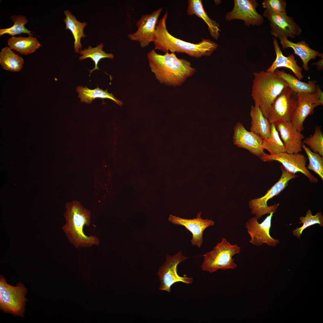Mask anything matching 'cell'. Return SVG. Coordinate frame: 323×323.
Listing matches in <instances>:
<instances>
[{"mask_svg": "<svg viewBox=\"0 0 323 323\" xmlns=\"http://www.w3.org/2000/svg\"><path fill=\"white\" fill-rule=\"evenodd\" d=\"M147 57L149 67L157 79L167 86H179L196 71L189 61L177 58L174 52L162 55L153 49L148 52Z\"/></svg>", "mask_w": 323, "mask_h": 323, "instance_id": "1", "label": "cell"}, {"mask_svg": "<svg viewBox=\"0 0 323 323\" xmlns=\"http://www.w3.org/2000/svg\"><path fill=\"white\" fill-rule=\"evenodd\" d=\"M168 12L158 22L155 32L154 42V49L164 52L184 53L196 58L203 56H210L218 48V45L209 39H202L198 43L194 44L185 41L173 36L168 32L166 27V21Z\"/></svg>", "mask_w": 323, "mask_h": 323, "instance_id": "2", "label": "cell"}, {"mask_svg": "<svg viewBox=\"0 0 323 323\" xmlns=\"http://www.w3.org/2000/svg\"><path fill=\"white\" fill-rule=\"evenodd\" d=\"M65 209L64 216L66 223L61 228L70 243L77 248L99 245L98 237L87 236L83 231L84 226H89L90 224V211L76 201L67 203Z\"/></svg>", "mask_w": 323, "mask_h": 323, "instance_id": "3", "label": "cell"}, {"mask_svg": "<svg viewBox=\"0 0 323 323\" xmlns=\"http://www.w3.org/2000/svg\"><path fill=\"white\" fill-rule=\"evenodd\" d=\"M251 96L255 105L258 106L268 118L273 102L283 90L287 82L275 72L265 71L253 73Z\"/></svg>", "mask_w": 323, "mask_h": 323, "instance_id": "4", "label": "cell"}, {"mask_svg": "<svg viewBox=\"0 0 323 323\" xmlns=\"http://www.w3.org/2000/svg\"><path fill=\"white\" fill-rule=\"evenodd\" d=\"M240 248L237 244H231L225 238L213 248L211 251L203 255L204 260L201 265L202 269L210 273L220 269L226 270L235 269L237 265L233 258L235 254L240 252Z\"/></svg>", "mask_w": 323, "mask_h": 323, "instance_id": "5", "label": "cell"}, {"mask_svg": "<svg viewBox=\"0 0 323 323\" xmlns=\"http://www.w3.org/2000/svg\"><path fill=\"white\" fill-rule=\"evenodd\" d=\"M27 289L21 282L16 286L7 283L4 278L0 277V309L4 313H10L14 316L23 317L25 311V297Z\"/></svg>", "mask_w": 323, "mask_h": 323, "instance_id": "6", "label": "cell"}, {"mask_svg": "<svg viewBox=\"0 0 323 323\" xmlns=\"http://www.w3.org/2000/svg\"><path fill=\"white\" fill-rule=\"evenodd\" d=\"M282 171L281 176L279 180L261 197L251 199L249 202V207L252 214L255 215L258 220L262 216L271 212L276 211L279 203L268 206V201L274 196L279 194L287 186L291 179L298 176L287 171L282 165L281 166Z\"/></svg>", "mask_w": 323, "mask_h": 323, "instance_id": "7", "label": "cell"}, {"mask_svg": "<svg viewBox=\"0 0 323 323\" xmlns=\"http://www.w3.org/2000/svg\"><path fill=\"white\" fill-rule=\"evenodd\" d=\"M323 93L320 88L312 93H298L296 102L290 122L299 131L304 130V123L309 115L313 114L316 107L323 104Z\"/></svg>", "mask_w": 323, "mask_h": 323, "instance_id": "8", "label": "cell"}, {"mask_svg": "<svg viewBox=\"0 0 323 323\" xmlns=\"http://www.w3.org/2000/svg\"><path fill=\"white\" fill-rule=\"evenodd\" d=\"M188 258L183 255L181 251L171 256L167 255L165 262L160 267L157 273L160 282V290L170 293L171 286L176 282L192 283V278L180 276L177 273L178 265Z\"/></svg>", "mask_w": 323, "mask_h": 323, "instance_id": "9", "label": "cell"}, {"mask_svg": "<svg viewBox=\"0 0 323 323\" xmlns=\"http://www.w3.org/2000/svg\"><path fill=\"white\" fill-rule=\"evenodd\" d=\"M297 99V93L288 86L285 88L272 104L267 118L270 123L290 121Z\"/></svg>", "mask_w": 323, "mask_h": 323, "instance_id": "10", "label": "cell"}, {"mask_svg": "<svg viewBox=\"0 0 323 323\" xmlns=\"http://www.w3.org/2000/svg\"><path fill=\"white\" fill-rule=\"evenodd\" d=\"M162 10L160 7L151 13L142 15L136 22L137 31L128 34V37L131 40L138 42L142 48L154 42L158 19Z\"/></svg>", "mask_w": 323, "mask_h": 323, "instance_id": "11", "label": "cell"}, {"mask_svg": "<svg viewBox=\"0 0 323 323\" xmlns=\"http://www.w3.org/2000/svg\"><path fill=\"white\" fill-rule=\"evenodd\" d=\"M263 16L270 22L271 34L275 38H293L301 34L300 27L287 13H273L265 10Z\"/></svg>", "mask_w": 323, "mask_h": 323, "instance_id": "12", "label": "cell"}, {"mask_svg": "<svg viewBox=\"0 0 323 323\" xmlns=\"http://www.w3.org/2000/svg\"><path fill=\"white\" fill-rule=\"evenodd\" d=\"M233 10L227 13L225 16L226 20L240 19L244 22L245 25L259 26L263 23V16L257 11L256 8L258 4L255 0H234Z\"/></svg>", "mask_w": 323, "mask_h": 323, "instance_id": "13", "label": "cell"}, {"mask_svg": "<svg viewBox=\"0 0 323 323\" xmlns=\"http://www.w3.org/2000/svg\"><path fill=\"white\" fill-rule=\"evenodd\" d=\"M262 160L264 162L275 161L281 164L288 172L295 174L300 172L307 177L310 182L316 183L318 180L309 171L306 167L307 159L300 153L290 154L286 152L271 155L266 154Z\"/></svg>", "mask_w": 323, "mask_h": 323, "instance_id": "14", "label": "cell"}, {"mask_svg": "<svg viewBox=\"0 0 323 323\" xmlns=\"http://www.w3.org/2000/svg\"><path fill=\"white\" fill-rule=\"evenodd\" d=\"M273 212H271L260 223L255 217L249 219L246 223V227L251 237L249 242L257 246L266 243L269 246H275L279 243L278 239L272 237L270 234L271 220Z\"/></svg>", "mask_w": 323, "mask_h": 323, "instance_id": "15", "label": "cell"}, {"mask_svg": "<svg viewBox=\"0 0 323 323\" xmlns=\"http://www.w3.org/2000/svg\"><path fill=\"white\" fill-rule=\"evenodd\" d=\"M233 141L236 146L247 150L261 160L266 154L262 147L263 139L255 133L247 131L240 122L234 128Z\"/></svg>", "mask_w": 323, "mask_h": 323, "instance_id": "16", "label": "cell"}, {"mask_svg": "<svg viewBox=\"0 0 323 323\" xmlns=\"http://www.w3.org/2000/svg\"><path fill=\"white\" fill-rule=\"evenodd\" d=\"M201 211L197 214L196 217L193 219L183 218L178 216L170 215L169 220L172 223L184 226L189 231L192 235L191 242L192 245L200 248L203 243V233L208 227L213 226L214 221L211 220L203 219L201 217Z\"/></svg>", "mask_w": 323, "mask_h": 323, "instance_id": "17", "label": "cell"}, {"mask_svg": "<svg viewBox=\"0 0 323 323\" xmlns=\"http://www.w3.org/2000/svg\"><path fill=\"white\" fill-rule=\"evenodd\" d=\"M275 124L285 145L286 152L292 154L301 152L304 135L297 129L290 121H279Z\"/></svg>", "mask_w": 323, "mask_h": 323, "instance_id": "18", "label": "cell"}, {"mask_svg": "<svg viewBox=\"0 0 323 323\" xmlns=\"http://www.w3.org/2000/svg\"><path fill=\"white\" fill-rule=\"evenodd\" d=\"M273 45L276 55L275 61L266 70V71L273 72L278 68L284 67L290 69L294 74L296 78L301 80L303 78L302 74V68L297 64L294 55L292 54L285 56L283 54L278 42L274 38Z\"/></svg>", "mask_w": 323, "mask_h": 323, "instance_id": "19", "label": "cell"}, {"mask_svg": "<svg viewBox=\"0 0 323 323\" xmlns=\"http://www.w3.org/2000/svg\"><path fill=\"white\" fill-rule=\"evenodd\" d=\"M280 43L283 49L290 48L294 50V53L299 56L303 62V68L306 71H308V62L311 60H315L317 57L323 56V54L311 48L304 41L295 43L289 40L287 38L280 37Z\"/></svg>", "mask_w": 323, "mask_h": 323, "instance_id": "20", "label": "cell"}, {"mask_svg": "<svg viewBox=\"0 0 323 323\" xmlns=\"http://www.w3.org/2000/svg\"><path fill=\"white\" fill-rule=\"evenodd\" d=\"M187 13L188 15H195L202 19L208 26L210 35L217 39L221 31L220 25L215 21L210 19L205 10L201 0H189Z\"/></svg>", "mask_w": 323, "mask_h": 323, "instance_id": "21", "label": "cell"}, {"mask_svg": "<svg viewBox=\"0 0 323 323\" xmlns=\"http://www.w3.org/2000/svg\"><path fill=\"white\" fill-rule=\"evenodd\" d=\"M250 115L251 119L250 131L258 135L263 140L268 138L271 133V124L258 106H252Z\"/></svg>", "mask_w": 323, "mask_h": 323, "instance_id": "22", "label": "cell"}, {"mask_svg": "<svg viewBox=\"0 0 323 323\" xmlns=\"http://www.w3.org/2000/svg\"><path fill=\"white\" fill-rule=\"evenodd\" d=\"M275 71L287 82L288 86L297 93H314L321 88L319 86L316 84V80L309 81L306 83L301 81L284 70L276 69Z\"/></svg>", "mask_w": 323, "mask_h": 323, "instance_id": "23", "label": "cell"}, {"mask_svg": "<svg viewBox=\"0 0 323 323\" xmlns=\"http://www.w3.org/2000/svg\"><path fill=\"white\" fill-rule=\"evenodd\" d=\"M64 13L66 16L63 20L65 24V29L69 30L72 33L74 40V51L76 53H79L80 50H82L81 39L86 37V35L84 33L83 29L87 23L78 21L75 16L68 10H65Z\"/></svg>", "mask_w": 323, "mask_h": 323, "instance_id": "24", "label": "cell"}, {"mask_svg": "<svg viewBox=\"0 0 323 323\" xmlns=\"http://www.w3.org/2000/svg\"><path fill=\"white\" fill-rule=\"evenodd\" d=\"M8 45L22 54L27 55L31 54L39 48L42 45L36 38L31 36L28 37L12 36L7 40Z\"/></svg>", "mask_w": 323, "mask_h": 323, "instance_id": "25", "label": "cell"}, {"mask_svg": "<svg viewBox=\"0 0 323 323\" xmlns=\"http://www.w3.org/2000/svg\"><path fill=\"white\" fill-rule=\"evenodd\" d=\"M76 91L78 94V97L82 102L91 103L95 99L100 98L110 99L119 105L122 104V101L117 99L112 93H109L107 90L104 91L100 89L98 86L97 88L93 89H89L86 86L84 87L78 86Z\"/></svg>", "mask_w": 323, "mask_h": 323, "instance_id": "26", "label": "cell"}, {"mask_svg": "<svg viewBox=\"0 0 323 323\" xmlns=\"http://www.w3.org/2000/svg\"><path fill=\"white\" fill-rule=\"evenodd\" d=\"M24 63L23 59L13 51L9 47L2 48L0 52V64L2 68L13 72H18L22 68Z\"/></svg>", "mask_w": 323, "mask_h": 323, "instance_id": "27", "label": "cell"}, {"mask_svg": "<svg viewBox=\"0 0 323 323\" xmlns=\"http://www.w3.org/2000/svg\"><path fill=\"white\" fill-rule=\"evenodd\" d=\"M104 44L100 43L96 47L92 48L89 46L87 49H84L80 50L79 53L81 55L79 57V60H82L87 58H90L94 62L95 64L94 68L91 70H89L90 75L94 71L100 69L98 66L99 62L100 60L104 58L113 59L114 55L111 53H107L103 50Z\"/></svg>", "mask_w": 323, "mask_h": 323, "instance_id": "28", "label": "cell"}, {"mask_svg": "<svg viewBox=\"0 0 323 323\" xmlns=\"http://www.w3.org/2000/svg\"><path fill=\"white\" fill-rule=\"evenodd\" d=\"M262 147L264 149L269 151L271 155L286 152L285 145L276 129L275 124H271L270 136L263 140Z\"/></svg>", "mask_w": 323, "mask_h": 323, "instance_id": "29", "label": "cell"}, {"mask_svg": "<svg viewBox=\"0 0 323 323\" xmlns=\"http://www.w3.org/2000/svg\"><path fill=\"white\" fill-rule=\"evenodd\" d=\"M10 19L14 22V25L9 28L0 29V36L8 34L14 36L15 35L22 33H27L30 36L33 35L31 33L33 32L25 27V24L28 21L25 16L21 15L18 16L13 15L11 16Z\"/></svg>", "mask_w": 323, "mask_h": 323, "instance_id": "30", "label": "cell"}, {"mask_svg": "<svg viewBox=\"0 0 323 323\" xmlns=\"http://www.w3.org/2000/svg\"><path fill=\"white\" fill-rule=\"evenodd\" d=\"M299 219L301 221L298 223H302L303 225L292 231L293 235L298 238H300L303 231L309 227L316 224H319L320 226H323V216L321 211L313 215L311 211L309 210L305 217H300Z\"/></svg>", "mask_w": 323, "mask_h": 323, "instance_id": "31", "label": "cell"}, {"mask_svg": "<svg viewBox=\"0 0 323 323\" xmlns=\"http://www.w3.org/2000/svg\"><path fill=\"white\" fill-rule=\"evenodd\" d=\"M309 161L308 169L313 171L323 180V157L317 153L312 151L303 142L302 145Z\"/></svg>", "mask_w": 323, "mask_h": 323, "instance_id": "32", "label": "cell"}, {"mask_svg": "<svg viewBox=\"0 0 323 323\" xmlns=\"http://www.w3.org/2000/svg\"><path fill=\"white\" fill-rule=\"evenodd\" d=\"M303 142L308 146L312 151L323 157V135L321 126H316L313 135L306 138Z\"/></svg>", "mask_w": 323, "mask_h": 323, "instance_id": "33", "label": "cell"}, {"mask_svg": "<svg viewBox=\"0 0 323 323\" xmlns=\"http://www.w3.org/2000/svg\"><path fill=\"white\" fill-rule=\"evenodd\" d=\"M263 7L267 11L273 13H287L286 2L283 0H265L262 3Z\"/></svg>", "mask_w": 323, "mask_h": 323, "instance_id": "34", "label": "cell"}, {"mask_svg": "<svg viewBox=\"0 0 323 323\" xmlns=\"http://www.w3.org/2000/svg\"><path fill=\"white\" fill-rule=\"evenodd\" d=\"M312 65H316L317 69L319 71L322 70L323 69V58L316 63H312Z\"/></svg>", "mask_w": 323, "mask_h": 323, "instance_id": "35", "label": "cell"}]
</instances>
